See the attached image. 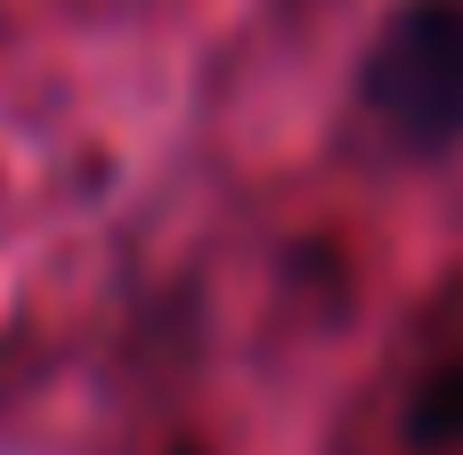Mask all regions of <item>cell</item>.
Masks as SVG:
<instances>
[{"mask_svg":"<svg viewBox=\"0 0 463 455\" xmlns=\"http://www.w3.org/2000/svg\"><path fill=\"white\" fill-rule=\"evenodd\" d=\"M358 98L407 147H456L463 138V0H399L383 16V33L366 41Z\"/></svg>","mask_w":463,"mask_h":455,"instance_id":"cell-1","label":"cell"},{"mask_svg":"<svg viewBox=\"0 0 463 455\" xmlns=\"http://www.w3.org/2000/svg\"><path fill=\"white\" fill-rule=\"evenodd\" d=\"M415 440H431V448H456L463 440V350L423 374V391H415Z\"/></svg>","mask_w":463,"mask_h":455,"instance_id":"cell-2","label":"cell"}]
</instances>
